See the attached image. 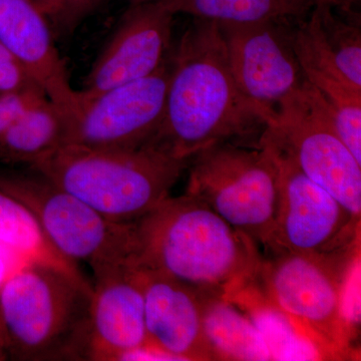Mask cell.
<instances>
[{"instance_id":"15","label":"cell","mask_w":361,"mask_h":361,"mask_svg":"<svg viewBox=\"0 0 361 361\" xmlns=\"http://www.w3.org/2000/svg\"><path fill=\"white\" fill-rule=\"evenodd\" d=\"M139 270L149 345L171 360H214L204 336L200 291L158 273Z\"/></svg>"},{"instance_id":"28","label":"cell","mask_w":361,"mask_h":361,"mask_svg":"<svg viewBox=\"0 0 361 361\" xmlns=\"http://www.w3.org/2000/svg\"><path fill=\"white\" fill-rule=\"evenodd\" d=\"M297 4L307 7V8H312L315 4H319L320 0H291Z\"/></svg>"},{"instance_id":"16","label":"cell","mask_w":361,"mask_h":361,"mask_svg":"<svg viewBox=\"0 0 361 361\" xmlns=\"http://www.w3.org/2000/svg\"><path fill=\"white\" fill-rule=\"evenodd\" d=\"M292 42L305 78H334L361 90V32L355 20L317 4L292 30Z\"/></svg>"},{"instance_id":"10","label":"cell","mask_w":361,"mask_h":361,"mask_svg":"<svg viewBox=\"0 0 361 361\" xmlns=\"http://www.w3.org/2000/svg\"><path fill=\"white\" fill-rule=\"evenodd\" d=\"M170 70L166 61L148 77L80 102V113L66 130L65 145L101 149L146 146L163 120Z\"/></svg>"},{"instance_id":"27","label":"cell","mask_w":361,"mask_h":361,"mask_svg":"<svg viewBox=\"0 0 361 361\" xmlns=\"http://www.w3.org/2000/svg\"><path fill=\"white\" fill-rule=\"evenodd\" d=\"M358 0H324L323 4H329L334 8H338L346 13H351V8Z\"/></svg>"},{"instance_id":"26","label":"cell","mask_w":361,"mask_h":361,"mask_svg":"<svg viewBox=\"0 0 361 361\" xmlns=\"http://www.w3.org/2000/svg\"><path fill=\"white\" fill-rule=\"evenodd\" d=\"M32 1L49 20H52L63 8L65 0H32Z\"/></svg>"},{"instance_id":"21","label":"cell","mask_w":361,"mask_h":361,"mask_svg":"<svg viewBox=\"0 0 361 361\" xmlns=\"http://www.w3.org/2000/svg\"><path fill=\"white\" fill-rule=\"evenodd\" d=\"M171 13L218 23L299 20L311 8L291 0H157Z\"/></svg>"},{"instance_id":"4","label":"cell","mask_w":361,"mask_h":361,"mask_svg":"<svg viewBox=\"0 0 361 361\" xmlns=\"http://www.w3.org/2000/svg\"><path fill=\"white\" fill-rule=\"evenodd\" d=\"M92 291L47 266L18 267L0 290L8 360H87Z\"/></svg>"},{"instance_id":"11","label":"cell","mask_w":361,"mask_h":361,"mask_svg":"<svg viewBox=\"0 0 361 361\" xmlns=\"http://www.w3.org/2000/svg\"><path fill=\"white\" fill-rule=\"evenodd\" d=\"M288 21L218 23L235 84L272 121L280 104L306 80Z\"/></svg>"},{"instance_id":"9","label":"cell","mask_w":361,"mask_h":361,"mask_svg":"<svg viewBox=\"0 0 361 361\" xmlns=\"http://www.w3.org/2000/svg\"><path fill=\"white\" fill-rule=\"evenodd\" d=\"M268 142L279 168L280 206L269 245L263 253L284 251L319 257L355 255L360 217Z\"/></svg>"},{"instance_id":"22","label":"cell","mask_w":361,"mask_h":361,"mask_svg":"<svg viewBox=\"0 0 361 361\" xmlns=\"http://www.w3.org/2000/svg\"><path fill=\"white\" fill-rule=\"evenodd\" d=\"M49 99L39 85L0 92V137L42 99Z\"/></svg>"},{"instance_id":"12","label":"cell","mask_w":361,"mask_h":361,"mask_svg":"<svg viewBox=\"0 0 361 361\" xmlns=\"http://www.w3.org/2000/svg\"><path fill=\"white\" fill-rule=\"evenodd\" d=\"M174 16L157 0L130 6L78 90L80 102L155 73L167 61Z\"/></svg>"},{"instance_id":"6","label":"cell","mask_w":361,"mask_h":361,"mask_svg":"<svg viewBox=\"0 0 361 361\" xmlns=\"http://www.w3.org/2000/svg\"><path fill=\"white\" fill-rule=\"evenodd\" d=\"M355 257L267 252L252 280L268 302L314 342L325 360L349 356L350 324L344 294Z\"/></svg>"},{"instance_id":"19","label":"cell","mask_w":361,"mask_h":361,"mask_svg":"<svg viewBox=\"0 0 361 361\" xmlns=\"http://www.w3.org/2000/svg\"><path fill=\"white\" fill-rule=\"evenodd\" d=\"M227 298L250 318L264 339L272 360H325L314 342L289 316L268 302L252 281Z\"/></svg>"},{"instance_id":"5","label":"cell","mask_w":361,"mask_h":361,"mask_svg":"<svg viewBox=\"0 0 361 361\" xmlns=\"http://www.w3.org/2000/svg\"><path fill=\"white\" fill-rule=\"evenodd\" d=\"M185 194L198 199L263 253L269 245L280 206L279 168L261 135L256 142L211 145L190 160Z\"/></svg>"},{"instance_id":"30","label":"cell","mask_w":361,"mask_h":361,"mask_svg":"<svg viewBox=\"0 0 361 361\" xmlns=\"http://www.w3.org/2000/svg\"><path fill=\"white\" fill-rule=\"evenodd\" d=\"M148 1V0H129L130 6L133 4H141V2Z\"/></svg>"},{"instance_id":"14","label":"cell","mask_w":361,"mask_h":361,"mask_svg":"<svg viewBox=\"0 0 361 361\" xmlns=\"http://www.w3.org/2000/svg\"><path fill=\"white\" fill-rule=\"evenodd\" d=\"M0 42L42 87L68 126L80 110L65 61L54 44L49 18L32 0H0Z\"/></svg>"},{"instance_id":"17","label":"cell","mask_w":361,"mask_h":361,"mask_svg":"<svg viewBox=\"0 0 361 361\" xmlns=\"http://www.w3.org/2000/svg\"><path fill=\"white\" fill-rule=\"evenodd\" d=\"M204 336L214 360H272L248 315L225 296L200 292Z\"/></svg>"},{"instance_id":"25","label":"cell","mask_w":361,"mask_h":361,"mask_svg":"<svg viewBox=\"0 0 361 361\" xmlns=\"http://www.w3.org/2000/svg\"><path fill=\"white\" fill-rule=\"evenodd\" d=\"M23 264L25 263L0 244V290L14 271Z\"/></svg>"},{"instance_id":"13","label":"cell","mask_w":361,"mask_h":361,"mask_svg":"<svg viewBox=\"0 0 361 361\" xmlns=\"http://www.w3.org/2000/svg\"><path fill=\"white\" fill-rule=\"evenodd\" d=\"M92 272L87 360H125L148 344L141 272L130 260Z\"/></svg>"},{"instance_id":"3","label":"cell","mask_w":361,"mask_h":361,"mask_svg":"<svg viewBox=\"0 0 361 361\" xmlns=\"http://www.w3.org/2000/svg\"><path fill=\"white\" fill-rule=\"evenodd\" d=\"M154 147L130 149L63 145L30 170L116 223H133L170 196L189 167Z\"/></svg>"},{"instance_id":"23","label":"cell","mask_w":361,"mask_h":361,"mask_svg":"<svg viewBox=\"0 0 361 361\" xmlns=\"http://www.w3.org/2000/svg\"><path fill=\"white\" fill-rule=\"evenodd\" d=\"M109 0H65L63 8L51 20L54 37H71L87 18L94 16Z\"/></svg>"},{"instance_id":"20","label":"cell","mask_w":361,"mask_h":361,"mask_svg":"<svg viewBox=\"0 0 361 361\" xmlns=\"http://www.w3.org/2000/svg\"><path fill=\"white\" fill-rule=\"evenodd\" d=\"M68 121L49 99L35 104L0 137V161L28 167L66 142Z\"/></svg>"},{"instance_id":"2","label":"cell","mask_w":361,"mask_h":361,"mask_svg":"<svg viewBox=\"0 0 361 361\" xmlns=\"http://www.w3.org/2000/svg\"><path fill=\"white\" fill-rule=\"evenodd\" d=\"M130 262L214 295L250 283L260 264L257 245L198 199L169 196L132 223Z\"/></svg>"},{"instance_id":"31","label":"cell","mask_w":361,"mask_h":361,"mask_svg":"<svg viewBox=\"0 0 361 361\" xmlns=\"http://www.w3.org/2000/svg\"><path fill=\"white\" fill-rule=\"evenodd\" d=\"M324 2V0H320L319 4H323Z\"/></svg>"},{"instance_id":"8","label":"cell","mask_w":361,"mask_h":361,"mask_svg":"<svg viewBox=\"0 0 361 361\" xmlns=\"http://www.w3.org/2000/svg\"><path fill=\"white\" fill-rule=\"evenodd\" d=\"M32 171V170H30ZM0 190L27 207L65 257L92 270L130 260L132 223L104 217L44 176L0 171Z\"/></svg>"},{"instance_id":"18","label":"cell","mask_w":361,"mask_h":361,"mask_svg":"<svg viewBox=\"0 0 361 361\" xmlns=\"http://www.w3.org/2000/svg\"><path fill=\"white\" fill-rule=\"evenodd\" d=\"M0 244L23 263L39 264L65 273L92 288L78 263L65 257L47 238L32 211L0 190Z\"/></svg>"},{"instance_id":"29","label":"cell","mask_w":361,"mask_h":361,"mask_svg":"<svg viewBox=\"0 0 361 361\" xmlns=\"http://www.w3.org/2000/svg\"><path fill=\"white\" fill-rule=\"evenodd\" d=\"M8 360L7 356L6 346H4V339H2L1 332H0V361Z\"/></svg>"},{"instance_id":"7","label":"cell","mask_w":361,"mask_h":361,"mask_svg":"<svg viewBox=\"0 0 361 361\" xmlns=\"http://www.w3.org/2000/svg\"><path fill=\"white\" fill-rule=\"evenodd\" d=\"M263 135L304 175L360 217L361 165L337 134L322 94L307 80L280 104Z\"/></svg>"},{"instance_id":"24","label":"cell","mask_w":361,"mask_h":361,"mask_svg":"<svg viewBox=\"0 0 361 361\" xmlns=\"http://www.w3.org/2000/svg\"><path fill=\"white\" fill-rule=\"evenodd\" d=\"M32 84L37 82L0 42V92L23 89Z\"/></svg>"},{"instance_id":"1","label":"cell","mask_w":361,"mask_h":361,"mask_svg":"<svg viewBox=\"0 0 361 361\" xmlns=\"http://www.w3.org/2000/svg\"><path fill=\"white\" fill-rule=\"evenodd\" d=\"M271 122L235 84L218 23L195 20L173 56L163 120L147 145L191 160L217 142H258Z\"/></svg>"}]
</instances>
